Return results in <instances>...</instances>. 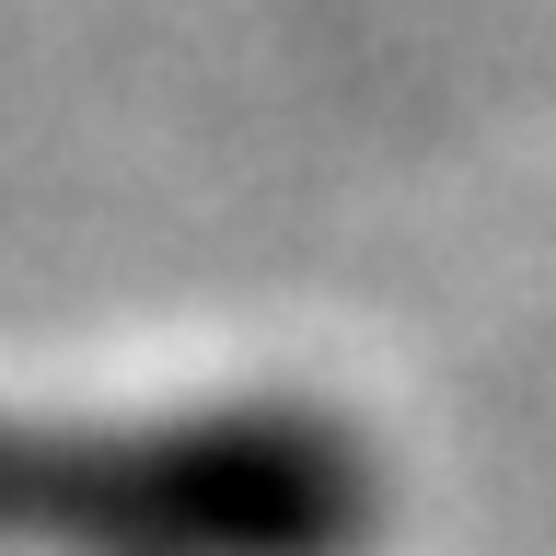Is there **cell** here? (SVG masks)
<instances>
[{
  "label": "cell",
  "instance_id": "obj_1",
  "mask_svg": "<svg viewBox=\"0 0 556 556\" xmlns=\"http://www.w3.org/2000/svg\"><path fill=\"white\" fill-rule=\"evenodd\" d=\"M382 476L313 406L0 429V533L47 556H359Z\"/></svg>",
  "mask_w": 556,
  "mask_h": 556
}]
</instances>
